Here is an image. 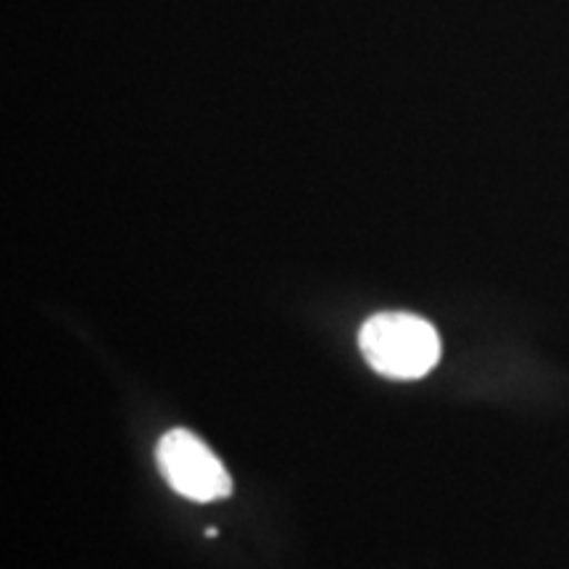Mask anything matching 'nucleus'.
<instances>
[{
	"instance_id": "nucleus-1",
	"label": "nucleus",
	"mask_w": 569,
	"mask_h": 569,
	"mask_svg": "<svg viewBox=\"0 0 569 569\" xmlns=\"http://www.w3.org/2000/svg\"><path fill=\"white\" fill-rule=\"evenodd\" d=\"M359 348L367 365L390 380H419L440 359L436 327L403 311L369 317L359 332Z\"/></svg>"
},
{
	"instance_id": "nucleus-2",
	"label": "nucleus",
	"mask_w": 569,
	"mask_h": 569,
	"mask_svg": "<svg viewBox=\"0 0 569 569\" xmlns=\"http://www.w3.org/2000/svg\"><path fill=\"white\" fill-rule=\"evenodd\" d=\"M156 461L169 488L190 501L209 503L232 493V480L217 453L184 427L163 432L156 446Z\"/></svg>"
}]
</instances>
